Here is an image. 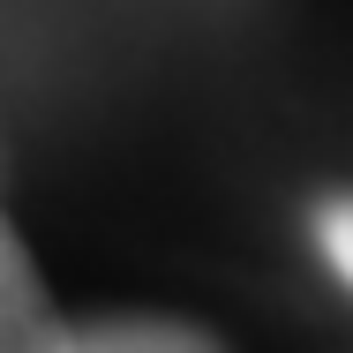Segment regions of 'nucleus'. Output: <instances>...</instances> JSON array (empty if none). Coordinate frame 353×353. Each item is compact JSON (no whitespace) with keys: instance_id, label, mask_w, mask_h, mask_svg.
Listing matches in <instances>:
<instances>
[{"instance_id":"7ed1b4c3","label":"nucleus","mask_w":353,"mask_h":353,"mask_svg":"<svg viewBox=\"0 0 353 353\" xmlns=\"http://www.w3.org/2000/svg\"><path fill=\"white\" fill-rule=\"evenodd\" d=\"M316 241H323V263L353 285V188L316 203Z\"/></svg>"},{"instance_id":"f03ea898","label":"nucleus","mask_w":353,"mask_h":353,"mask_svg":"<svg viewBox=\"0 0 353 353\" xmlns=\"http://www.w3.org/2000/svg\"><path fill=\"white\" fill-rule=\"evenodd\" d=\"M75 353H225V346L181 316H90L75 323Z\"/></svg>"},{"instance_id":"f257e3e1","label":"nucleus","mask_w":353,"mask_h":353,"mask_svg":"<svg viewBox=\"0 0 353 353\" xmlns=\"http://www.w3.org/2000/svg\"><path fill=\"white\" fill-rule=\"evenodd\" d=\"M0 353H75V323H61V308L46 301L8 218H0Z\"/></svg>"}]
</instances>
